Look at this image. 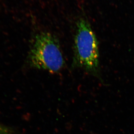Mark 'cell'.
<instances>
[{"label":"cell","instance_id":"obj_1","mask_svg":"<svg viewBox=\"0 0 134 134\" xmlns=\"http://www.w3.org/2000/svg\"><path fill=\"white\" fill-rule=\"evenodd\" d=\"M72 66L100 77L98 41L90 23L84 17L80 18L76 24Z\"/></svg>","mask_w":134,"mask_h":134},{"label":"cell","instance_id":"obj_2","mask_svg":"<svg viewBox=\"0 0 134 134\" xmlns=\"http://www.w3.org/2000/svg\"><path fill=\"white\" fill-rule=\"evenodd\" d=\"M29 58L32 68L52 74L59 73L65 66L58 39L48 32H40L35 36Z\"/></svg>","mask_w":134,"mask_h":134},{"label":"cell","instance_id":"obj_3","mask_svg":"<svg viewBox=\"0 0 134 134\" xmlns=\"http://www.w3.org/2000/svg\"><path fill=\"white\" fill-rule=\"evenodd\" d=\"M5 131H6L4 130L2 128L0 127V134H7Z\"/></svg>","mask_w":134,"mask_h":134}]
</instances>
